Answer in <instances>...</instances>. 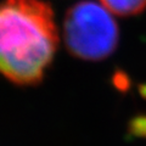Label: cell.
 Returning a JSON list of instances; mask_svg holds the SVG:
<instances>
[{
    "label": "cell",
    "mask_w": 146,
    "mask_h": 146,
    "mask_svg": "<svg viewBox=\"0 0 146 146\" xmlns=\"http://www.w3.org/2000/svg\"><path fill=\"white\" fill-rule=\"evenodd\" d=\"M58 32L44 0L0 1V74L21 86L44 79L54 60Z\"/></svg>",
    "instance_id": "cell-1"
},
{
    "label": "cell",
    "mask_w": 146,
    "mask_h": 146,
    "mask_svg": "<svg viewBox=\"0 0 146 146\" xmlns=\"http://www.w3.org/2000/svg\"><path fill=\"white\" fill-rule=\"evenodd\" d=\"M63 40L72 56L85 61H100L115 52L119 29L113 13L105 6L93 0H82L66 12Z\"/></svg>",
    "instance_id": "cell-2"
},
{
    "label": "cell",
    "mask_w": 146,
    "mask_h": 146,
    "mask_svg": "<svg viewBox=\"0 0 146 146\" xmlns=\"http://www.w3.org/2000/svg\"><path fill=\"white\" fill-rule=\"evenodd\" d=\"M99 3L117 16L130 17L146 10V0H99Z\"/></svg>",
    "instance_id": "cell-3"
}]
</instances>
